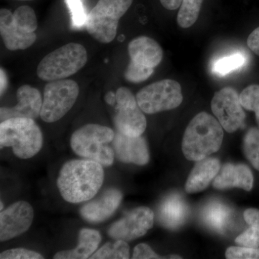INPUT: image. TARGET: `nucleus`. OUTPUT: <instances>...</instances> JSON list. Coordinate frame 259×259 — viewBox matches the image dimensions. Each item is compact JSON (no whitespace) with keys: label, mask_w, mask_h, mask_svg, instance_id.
Instances as JSON below:
<instances>
[{"label":"nucleus","mask_w":259,"mask_h":259,"mask_svg":"<svg viewBox=\"0 0 259 259\" xmlns=\"http://www.w3.org/2000/svg\"><path fill=\"white\" fill-rule=\"evenodd\" d=\"M102 166L90 159L66 162L57 180L58 189L64 200L78 204L93 199L100 191L105 179Z\"/></svg>","instance_id":"f257e3e1"},{"label":"nucleus","mask_w":259,"mask_h":259,"mask_svg":"<svg viewBox=\"0 0 259 259\" xmlns=\"http://www.w3.org/2000/svg\"><path fill=\"white\" fill-rule=\"evenodd\" d=\"M223 127L205 112L190 121L182 139V152L187 159L199 161L219 151L223 144Z\"/></svg>","instance_id":"f03ea898"},{"label":"nucleus","mask_w":259,"mask_h":259,"mask_svg":"<svg viewBox=\"0 0 259 259\" xmlns=\"http://www.w3.org/2000/svg\"><path fill=\"white\" fill-rule=\"evenodd\" d=\"M113 130L98 124H88L76 130L70 144L76 155L93 160L103 166L113 164L115 151L109 146L115 138Z\"/></svg>","instance_id":"7ed1b4c3"},{"label":"nucleus","mask_w":259,"mask_h":259,"mask_svg":"<svg viewBox=\"0 0 259 259\" xmlns=\"http://www.w3.org/2000/svg\"><path fill=\"white\" fill-rule=\"evenodd\" d=\"M41 131L33 119L13 117L0 123L1 148L11 147L17 157L28 159L41 150Z\"/></svg>","instance_id":"20e7f679"},{"label":"nucleus","mask_w":259,"mask_h":259,"mask_svg":"<svg viewBox=\"0 0 259 259\" xmlns=\"http://www.w3.org/2000/svg\"><path fill=\"white\" fill-rule=\"evenodd\" d=\"M37 28L36 15L30 7H19L14 13L5 8L0 10V34L8 50H25L31 47L37 39Z\"/></svg>","instance_id":"39448f33"},{"label":"nucleus","mask_w":259,"mask_h":259,"mask_svg":"<svg viewBox=\"0 0 259 259\" xmlns=\"http://www.w3.org/2000/svg\"><path fill=\"white\" fill-rule=\"evenodd\" d=\"M88 59V52L82 45L69 42L42 59L37 66V76L46 81L66 79L82 69Z\"/></svg>","instance_id":"423d86ee"},{"label":"nucleus","mask_w":259,"mask_h":259,"mask_svg":"<svg viewBox=\"0 0 259 259\" xmlns=\"http://www.w3.org/2000/svg\"><path fill=\"white\" fill-rule=\"evenodd\" d=\"M134 0H100L87 17L85 27L90 35L102 44H110L117 35L120 18Z\"/></svg>","instance_id":"0eeeda50"},{"label":"nucleus","mask_w":259,"mask_h":259,"mask_svg":"<svg viewBox=\"0 0 259 259\" xmlns=\"http://www.w3.org/2000/svg\"><path fill=\"white\" fill-rule=\"evenodd\" d=\"M128 54L131 61L124 76L127 81L132 83L147 80L163 56L159 44L147 36H140L131 40L128 44Z\"/></svg>","instance_id":"6e6552de"},{"label":"nucleus","mask_w":259,"mask_h":259,"mask_svg":"<svg viewBox=\"0 0 259 259\" xmlns=\"http://www.w3.org/2000/svg\"><path fill=\"white\" fill-rule=\"evenodd\" d=\"M79 93V85L73 80L49 81L44 88L40 118L49 123L60 120L74 106Z\"/></svg>","instance_id":"1a4fd4ad"},{"label":"nucleus","mask_w":259,"mask_h":259,"mask_svg":"<svg viewBox=\"0 0 259 259\" xmlns=\"http://www.w3.org/2000/svg\"><path fill=\"white\" fill-rule=\"evenodd\" d=\"M136 100L143 112L152 115L177 108L183 101V95L177 81L163 79L140 90Z\"/></svg>","instance_id":"9d476101"},{"label":"nucleus","mask_w":259,"mask_h":259,"mask_svg":"<svg viewBox=\"0 0 259 259\" xmlns=\"http://www.w3.org/2000/svg\"><path fill=\"white\" fill-rule=\"evenodd\" d=\"M115 113L113 122L117 131L128 136H142L147 121L136 97L126 88L116 92Z\"/></svg>","instance_id":"9b49d317"},{"label":"nucleus","mask_w":259,"mask_h":259,"mask_svg":"<svg viewBox=\"0 0 259 259\" xmlns=\"http://www.w3.org/2000/svg\"><path fill=\"white\" fill-rule=\"evenodd\" d=\"M236 90L225 88L214 93L211 109L223 129L232 134L244 126L245 113Z\"/></svg>","instance_id":"f8f14e48"},{"label":"nucleus","mask_w":259,"mask_h":259,"mask_svg":"<svg viewBox=\"0 0 259 259\" xmlns=\"http://www.w3.org/2000/svg\"><path fill=\"white\" fill-rule=\"evenodd\" d=\"M154 213L147 207H139L113 223L108 231L115 240L131 241L144 236L153 226Z\"/></svg>","instance_id":"ddd939ff"},{"label":"nucleus","mask_w":259,"mask_h":259,"mask_svg":"<svg viewBox=\"0 0 259 259\" xmlns=\"http://www.w3.org/2000/svg\"><path fill=\"white\" fill-rule=\"evenodd\" d=\"M33 218V208L25 201H18L1 211L0 241H9L23 234L32 226Z\"/></svg>","instance_id":"4468645a"},{"label":"nucleus","mask_w":259,"mask_h":259,"mask_svg":"<svg viewBox=\"0 0 259 259\" xmlns=\"http://www.w3.org/2000/svg\"><path fill=\"white\" fill-rule=\"evenodd\" d=\"M18 104L13 107H1V122L13 117H27L35 120L40 115L42 99L37 89L23 85L17 91Z\"/></svg>","instance_id":"2eb2a0df"},{"label":"nucleus","mask_w":259,"mask_h":259,"mask_svg":"<svg viewBox=\"0 0 259 259\" xmlns=\"http://www.w3.org/2000/svg\"><path fill=\"white\" fill-rule=\"evenodd\" d=\"M112 143L115 156L122 163L144 166L149 161V151L142 136L134 137L117 131Z\"/></svg>","instance_id":"dca6fc26"},{"label":"nucleus","mask_w":259,"mask_h":259,"mask_svg":"<svg viewBox=\"0 0 259 259\" xmlns=\"http://www.w3.org/2000/svg\"><path fill=\"white\" fill-rule=\"evenodd\" d=\"M122 194L117 189L105 191L100 197L85 204L80 209V214L90 223L103 222L111 217L122 202Z\"/></svg>","instance_id":"f3484780"},{"label":"nucleus","mask_w":259,"mask_h":259,"mask_svg":"<svg viewBox=\"0 0 259 259\" xmlns=\"http://www.w3.org/2000/svg\"><path fill=\"white\" fill-rule=\"evenodd\" d=\"M212 186L217 190H228L237 187L249 192L253 186V174L249 167L243 163H226L213 180Z\"/></svg>","instance_id":"a211bd4d"},{"label":"nucleus","mask_w":259,"mask_h":259,"mask_svg":"<svg viewBox=\"0 0 259 259\" xmlns=\"http://www.w3.org/2000/svg\"><path fill=\"white\" fill-rule=\"evenodd\" d=\"M188 216V205L177 194H170L163 199L158 209V221L168 229L180 228L185 224Z\"/></svg>","instance_id":"6ab92c4d"},{"label":"nucleus","mask_w":259,"mask_h":259,"mask_svg":"<svg viewBox=\"0 0 259 259\" xmlns=\"http://www.w3.org/2000/svg\"><path fill=\"white\" fill-rule=\"evenodd\" d=\"M221 168V162L217 158H206L197 161L186 182V192L193 194L205 190Z\"/></svg>","instance_id":"aec40b11"},{"label":"nucleus","mask_w":259,"mask_h":259,"mask_svg":"<svg viewBox=\"0 0 259 259\" xmlns=\"http://www.w3.org/2000/svg\"><path fill=\"white\" fill-rule=\"evenodd\" d=\"M102 241L96 230L82 228L79 233V243L74 249L61 250L54 255L56 259H85L90 258Z\"/></svg>","instance_id":"412c9836"},{"label":"nucleus","mask_w":259,"mask_h":259,"mask_svg":"<svg viewBox=\"0 0 259 259\" xmlns=\"http://www.w3.org/2000/svg\"><path fill=\"white\" fill-rule=\"evenodd\" d=\"M233 215V210L227 204L213 202L206 206L202 218L209 228L218 233H223L231 224Z\"/></svg>","instance_id":"4be33fe9"},{"label":"nucleus","mask_w":259,"mask_h":259,"mask_svg":"<svg viewBox=\"0 0 259 259\" xmlns=\"http://www.w3.org/2000/svg\"><path fill=\"white\" fill-rule=\"evenodd\" d=\"M204 0H182L177 15V23L182 28H189L198 19Z\"/></svg>","instance_id":"5701e85b"},{"label":"nucleus","mask_w":259,"mask_h":259,"mask_svg":"<svg viewBox=\"0 0 259 259\" xmlns=\"http://www.w3.org/2000/svg\"><path fill=\"white\" fill-rule=\"evenodd\" d=\"M243 150L247 160L259 171V128L251 127L245 133Z\"/></svg>","instance_id":"b1692460"},{"label":"nucleus","mask_w":259,"mask_h":259,"mask_svg":"<svg viewBox=\"0 0 259 259\" xmlns=\"http://www.w3.org/2000/svg\"><path fill=\"white\" fill-rule=\"evenodd\" d=\"M130 258V247L127 241L116 240L114 243H107L101 247L90 258Z\"/></svg>","instance_id":"393cba45"},{"label":"nucleus","mask_w":259,"mask_h":259,"mask_svg":"<svg viewBox=\"0 0 259 259\" xmlns=\"http://www.w3.org/2000/svg\"><path fill=\"white\" fill-rule=\"evenodd\" d=\"M245 64V57L241 53L221 58L214 63L212 71L216 74L225 76L239 69Z\"/></svg>","instance_id":"a878e982"},{"label":"nucleus","mask_w":259,"mask_h":259,"mask_svg":"<svg viewBox=\"0 0 259 259\" xmlns=\"http://www.w3.org/2000/svg\"><path fill=\"white\" fill-rule=\"evenodd\" d=\"M240 100L243 108L255 112L259 128V84H251L245 88L240 95Z\"/></svg>","instance_id":"bb28decb"},{"label":"nucleus","mask_w":259,"mask_h":259,"mask_svg":"<svg viewBox=\"0 0 259 259\" xmlns=\"http://www.w3.org/2000/svg\"><path fill=\"white\" fill-rule=\"evenodd\" d=\"M236 244L248 248H259V225L250 226L236 238Z\"/></svg>","instance_id":"cd10ccee"},{"label":"nucleus","mask_w":259,"mask_h":259,"mask_svg":"<svg viewBox=\"0 0 259 259\" xmlns=\"http://www.w3.org/2000/svg\"><path fill=\"white\" fill-rule=\"evenodd\" d=\"M226 257L228 259H259V248L231 246L227 249Z\"/></svg>","instance_id":"c85d7f7f"},{"label":"nucleus","mask_w":259,"mask_h":259,"mask_svg":"<svg viewBox=\"0 0 259 259\" xmlns=\"http://www.w3.org/2000/svg\"><path fill=\"white\" fill-rule=\"evenodd\" d=\"M66 3L71 11L74 25L77 28L84 25L88 15L85 13L81 0H66Z\"/></svg>","instance_id":"c756f323"},{"label":"nucleus","mask_w":259,"mask_h":259,"mask_svg":"<svg viewBox=\"0 0 259 259\" xmlns=\"http://www.w3.org/2000/svg\"><path fill=\"white\" fill-rule=\"evenodd\" d=\"M1 259H42L44 256L34 250L25 248H13L7 250L0 254Z\"/></svg>","instance_id":"7c9ffc66"},{"label":"nucleus","mask_w":259,"mask_h":259,"mask_svg":"<svg viewBox=\"0 0 259 259\" xmlns=\"http://www.w3.org/2000/svg\"><path fill=\"white\" fill-rule=\"evenodd\" d=\"M133 258L134 259H153L165 258L156 254L151 247L145 243H141L135 247Z\"/></svg>","instance_id":"2f4dec72"},{"label":"nucleus","mask_w":259,"mask_h":259,"mask_svg":"<svg viewBox=\"0 0 259 259\" xmlns=\"http://www.w3.org/2000/svg\"><path fill=\"white\" fill-rule=\"evenodd\" d=\"M247 45L250 50L259 56V27L250 34L247 39Z\"/></svg>","instance_id":"473e14b6"},{"label":"nucleus","mask_w":259,"mask_h":259,"mask_svg":"<svg viewBox=\"0 0 259 259\" xmlns=\"http://www.w3.org/2000/svg\"><path fill=\"white\" fill-rule=\"evenodd\" d=\"M243 218L248 226L259 225V209L255 208L247 209L243 212Z\"/></svg>","instance_id":"72a5a7b5"},{"label":"nucleus","mask_w":259,"mask_h":259,"mask_svg":"<svg viewBox=\"0 0 259 259\" xmlns=\"http://www.w3.org/2000/svg\"><path fill=\"white\" fill-rule=\"evenodd\" d=\"M162 6L168 10L178 9L182 5V0H160Z\"/></svg>","instance_id":"f704fd0d"},{"label":"nucleus","mask_w":259,"mask_h":259,"mask_svg":"<svg viewBox=\"0 0 259 259\" xmlns=\"http://www.w3.org/2000/svg\"><path fill=\"white\" fill-rule=\"evenodd\" d=\"M0 79H1V86H0V91H1V95L4 93L5 90L8 86V79H7V75L5 74L4 70L1 69L0 71Z\"/></svg>","instance_id":"c9c22d12"},{"label":"nucleus","mask_w":259,"mask_h":259,"mask_svg":"<svg viewBox=\"0 0 259 259\" xmlns=\"http://www.w3.org/2000/svg\"><path fill=\"white\" fill-rule=\"evenodd\" d=\"M105 101L110 105H115L116 103V94L109 92L105 96Z\"/></svg>","instance_id":"e433bc0d"},{"label":"nucleus","mask_w":259,"mask_h":259,"mask_svg":"<svg viewBox=\"0 0 259 259\" xmlns=\"http://www.w3.org/2000/svg\"><path fill=\"white\" fill-rule=\"evenodd\" d=\"M1 210L3 211V207H4V205H3V202H1Z\"/></svg>","instance_id":"4c0bfd02"},{"label":"nucleus","mask_w":259,"mask_h":259,"mask_svg":"<svg viewBox=\"0 0 259 259\" xmlns=\"http://www.w3.org/2000/svg\"><path fill=\"white\" fill-rule=\"evenodd\" d=\"M18 1H30V0H18Z\"/></svg>","instance_id":"58836bf2"}]
</instances>
